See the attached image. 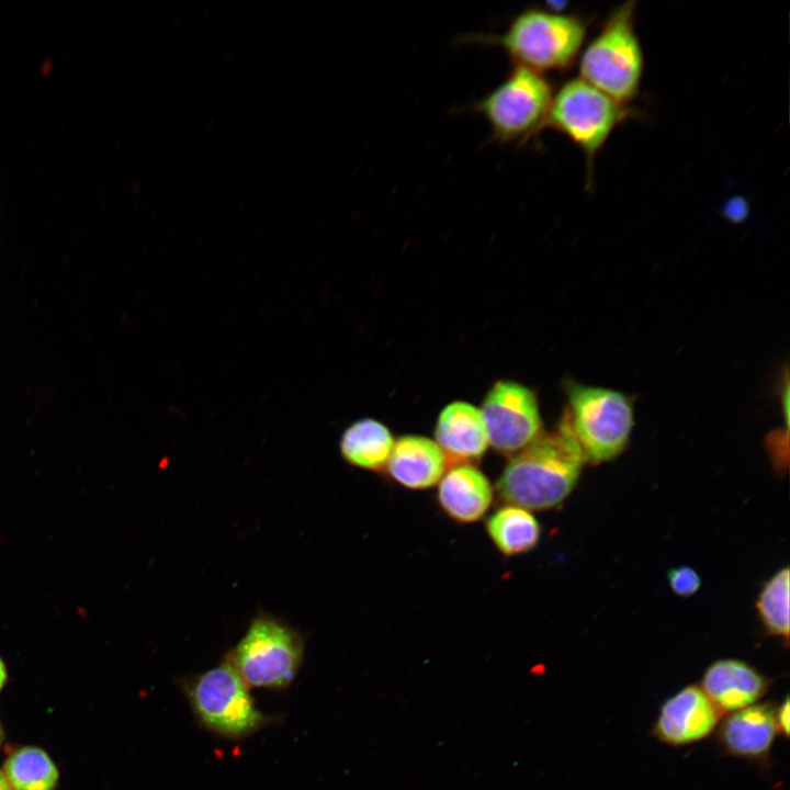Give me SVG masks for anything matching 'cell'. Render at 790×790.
<instances>
[{
  "mask_svg": "<svg viewBox=\"0 0 790 790\" xmlns=\"http://www.w3.org/2000/svg\"><path fill=\"white\" fill-rule=\"evenodd\" d=\"M586 462L563 415L554 431L541 432L510 459L497 482L498 494L527 510L553 508L574 489Z\"/></svg>",
  "mask_w": 790,
  "mask_h": 790,
  "instance_id": "obj_1",
  "label": "cell"
},
{
  "mask_svg": "<svg viewBox=\"0 0 790 790\" xmlns=\"http://www.w3.org/2000/svg\"><path fill=\"white\" fill-rule=\"evenodd\" d=\"M177 684L199 724L217 736L238 741L279 721L257 707L250 688L224 662Z\"/></svg>",
  "mask_w": 790,
  "mask_h": 790,
  "instance_id": "obj_2",
  "label": "cell"
},
{
  "mask_svg": "<svg viewBox=\"0 0 790 790\" xmlns=\"http://www.w3.org/2000/svg\"><path fill=\"white\" fill-rule=\"evenodd\" d=\"M302 632L271 613L251 620L239 642L225 654L229 665L250 688L284 690L296 678L304 659Z\"/></svg>",
  "mask_w": 790,
  "mask_h": 790,
  "instance_id": "obj_3",
  "label": "cell"
},
{
  "mask_svg": "<svg viewBox=\"0 0 790 790\" xmlns=\"http://www.w3.org/2000/svg\"><path fill=\"white\" fill-rule=\"evenodd\" d=\"M635 5L629 1L610 14L579 63V78L623 105L636 97L644 66Z\"/></svg>",
  "mask_w": 790,
  "mask_h": 790,
  "instance_id": "obj_4",
  "label": "cell"
},
{
  "mask_svg": "<svg viewBox=\"0 0 790 790\" xmlns=\"http://www.w3.org/2000/svg\"><path fill=\"white\" fill-rule=\"evenodd\" d=\"M586 22L576 15L526 9L498 35L485 36L500 46L516 65L542 72L568 68L586 36Z\"/></svg>",
  "mask_w": 790,
  "mask_h": 790,
  "instance_id": "obj_5",
  "label": "cell"
},
{
  "mask_svg": "<svg viewBox=\"0 0 790 790\" xmlns=\"http://www.w3.org/2000/svg\"><path fill=\"white\" fill-rule=\"evenodd\" d=\"M565 417L586 461L600 463L627 447L634 425L633 404L625 394L574 381L565 385Z\"/></svg>",
  "mask_w": 790,
  "mask_h": 790,
  "instance_id": "obj_6",
  "label": "cell"
},
{
  "mask_svg": "<svg viewBox=\"0 0 790 790\" xmlns=\"http://www.w3.org/2000/svg\"><path fill=\"white\" fill-rule=\"evenodd\" d=\"M553 94L542 72L515 65L475 109L489 125L494 140L526 143L544 127Z\"/></svg>",
  "mask_w": 790,
  "mask_h": 790,
  "instance_id": "obj_7",
  "label": "cell"
},
{
  "mask_svg": "<svg viewBox=\"0 0 790 790\" xmlns=\"http://www.w3.org/2000/svg\"><path fill=\"white\" fill-rule=\"evenodd\" d=\"M628 113L623 104L578 77L553 94L544 126L565 135L583 150L591 178L596 155Z\"/></svg>",
  "mask_w": 790,
  "mask_h": 790,
  "instance_id": "obj_8",
  "label": "cell"
},
{
  "mask_svg": "<svg viewBox=\"0 0 790 790\" xmlns=\"http://www.w3.org/2000/svg\"><path fill=\"white\" fill-rule=\"evenodd\" d=\"M481 414L488 444L503 453H516L541 433L535 395L511 381L497 382L484 398Z\"/></svg>",
  "mask_w": 790,
  "mask_h": 790,
  "instance_id": "obj_9",
  "label": "cell"
},
{
  "mask_svg": "<svg viewBox=\"0 0 790 790\" xmlns=\"http://www.w3.org/2000/svg\"><path fill=\"white\" fill-rule=\"evenodd\" d=\"M721 715L700 686L689 685L664 701L651 735L669 746H685L709 736Z\"/></svg>",
  "mask_w": 790,
  "mask_h": 790,
  "instance_id": "obj_10",
  "label": "cell"
},
{
  "mask_svg": "<svg viewBox=\"0 0 790 790\" xmlns=\"http://www.w3.org/2000/svg\"><path fill=\"white\" fill-rule=\"evenodd\" d=\"M776 709L777 704L767 701L729 712L715 729V738L722 752L731 757L766 765L779 735Z\"/></svg>",
  "mask_w": 790,
  "mask_h": 790,
  "instance_id": "obj_11",
  "label": "cell"
},
{
  "mask_svg": "<svg viewBox=\"0 0 790 790\" xmlns=\"http://www.w3.org/2000/svg\"><path fill=\"white\" fill-rule=\"evenodd\" d=\"M769 686L770 680L758 669L736 658L713 662L700 681V688L721 713L757 703Z\"/></svg>",
  "mask_w": 790,
  "mask_h": 790,
  "instance_id": "obj_12",
  "label": "cell"
},
{
  "mask_svg": "<svg viewBox=\"0 0 790 790\" xmlns=\"http://www.w3.org/2000/svg\"><path fill=\"white\" fill-rule=\"evenodd\" d=\"M435 437L445 459L456 462L479 459L488 447L481 410L465 402H454L442 409Z\"/></svg>",
  "mask_w": 790,
  "mask_h": 790,
  "instance_id": "obj_13",
  "label": "cell"
},
{
  "mask_svg": "<svg viewBox=\"0 0 790 790\" xmlns=\"http://www.w3.org/2000/svg\"><path fill=\"white\" fill-rule=\"evenodd\" d=\"M447 459L436 441L416 435L394 442L386 467L391 477L410 489H425L444 474Z\"/></svg>",
  "mask_w": 790,
  "mask_h": 790,
  "instance_id": "obj_14",
  "label": "cell"
},
{
  "mask_svg": "<svg viewBox=\"0 0 790 790\" xmlns=\"http://www.w3.org/2000/svg\"><path fill=\"white\" fill-rule=\"evenodd\" d=\"M438 500L452 519L474 522L487 512L493 500V489L479 470L464 464L454 466L442 475Z\"/></svg>",
  "mask_w": 790,
  "mask_h": 790,
  "instance_id": "obj_15",
  "label": "cell"
},
{
  "mask_svg": "<svg viewBox=\"0 0 790 790\" xmlns=\"http://www.w3.org/2000/svg\"><path fill=\"white\" fill-rule=\"evenodd\" d=\"M394 442L386 426L375 419L363 418L343 431L340 452L349 464L375 471L386 465Z\"/></svg>",
  "mask_w": 790,
  "mask_h": 790,
  "instance_id": "obj_16",
  "label": "cell"
},
{
  "mask_svg": "<svg viewBox=\"0 0 790 790\" xmlns=\"http://www.w3.org/2000/svg\"><path fill=\"white\" fill-rule=\"evenodd\" d=\"M487 532L495 546L506 555L533 549L540 539V524L530 510L507 505L487 520Z\"/></svg>",
  "mask_w": 790,
  "mask_h": 790,
  "instance_id": "obj_17",
  "label": "cell"
},
{
  "mask_svg": "<svg viewBox=\"0 0 790 790\" xmlns=\"http://www.w3.org/2000/svg\"><path fill=\"white\" fill-rule=\"evenodd\" d=\"M4 775L13 790H53L58 780L55 764L37 747L14 752L5 761Z\"/></svg>",
  "mask_w": 790,
  "mask_h": 790,
  "instance_id": "obj_18",
  "label": "cell"
},
{
  "mask_svg": "<svg viewBox=\"0 0 790 790\" xmlns=\"http://www.w3.org/2000/svg\"><path fill=\"white\" fill-rule=\"evenodd\" d=\"M756 608L767 632L789 639V568L779 569L763 586Z\"/></svg>",
  "mask_w": 790,
  "mask_h": 790,
  "instance_id": "obj_19",
  "label": "cell"
},
{
  "mask_svg": "<svg viewBox=\"0 0 790 790\" xmlns=\"http://www.w3.org/2000/svg\"><path fill=\"white\" fill-rule=\"evenodd\" d=\"M667 578L672 590L680 597L692 596L701 586V578L698 573L685 565L672 568L667 574Z\"/></svg>",
  "mask_w": 790,
  "mask_h": 790,
  "instance_id": "obj_20",
  "label": "cell"
},
{
  "mask_svg": "<svg viewBox=\"0 0 790 790\" xmlns=\"http://www.w3.org/2000/svg\"><path fill=\"white\" fill-rule=\"evenodd\" d=\"M789 697L788 695L785 697L783 701L777 706L776 709V722L778 727V733L782 735L785 738L789 736V720H790V709H789Z\"/></svg>",
  "mask_w": 790,
  "mask_h": 790,
  "instance_id": "obj_21",
  "label": "cell"
},
{
  "mask_svg": "<svg viewBox=\"0 0 790 790\" xmlns=\"http://www.w3.org/2000/svg\"><path fill=\"white\" fill-rule=\"evenodd\" d=\"M724 211L729 219L738 222L745 217L747 208L744 201L736 199L729 202Z\"/></svg>",
  "mask_w": 790,
  "mask_h": 790,
  "instance_id": "obj_22",
  "label": "cell"
},
{
  "mask_svg": "<svg viewBox=\"0 0 790 790\" xmlns=\"http://www.w3.org/2000/svg\"><path fill=\"white\" fill-rule=\"evenodd\" d=\"M7 679V670L3 661L0 658V690L3 687Z\"/></svg>",
  "mask_w": 790,
  "mask_h": 790,
  "instance_id": "obj_23",
  "label": "cell"
},
{
  "mask_svg": "<svg viewBox=\"0 0 790 790\" xmlns=\"http://www.w3.org/2000/svg\"><path fill=\"white\" fill-rule=\"evenodd\" d=\"M0 790H12L4 772L0 770Z\"/></svg>",
  "mask_w": 790,
  "mask_h": 790,
  "instance_id": "obj_24",
  "label": "cell"
},
{
  "mask_svg": "<svg viewBox=\"0 0 790 790\" xmlns=\"http://www.w3.org/2000/svg\"><path fill=\"white\" fill-rule=\"evenodd\" d=\"M1 742H2V729L0 726V744H1Z\"/></svg>",
  "mask_w": 790,
  "mask_h": 790,
  "instance_id": "obj_25",
  "label": "cell"
}]
</instances>
